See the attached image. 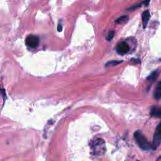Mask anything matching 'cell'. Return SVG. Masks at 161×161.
I'll list each match as a JSON object with an SVG mask.
<instances>
[{"instance_id": "ba28073f", "label": "cell", "mask_w": 161, "mask_h": 161, "mask_svg": "<svg viewBox=\"0 0 161 161\" xmlns=\"http://www.w3.org/2000/svg\"><path fill=\"white\" fill-rule=\"evenodd\" d=\"M128 19H129L128 16L122 15L121 16H119L118 18H117L115 22L117 23V24H125L128 21Z\"/></svg>"}, {"instance_id": "30bf717a", "label": "cell", "mask_w": 161, "mask_h": 161, "mask_svg": "<svg viewBox=\"0 0 161 161\" xmlns=\"http://www.w3.org/2000/svg\"><path fill=\"white\" fill-rule=\"evenodd\" d=\"M123 61H109L108 62L107 64H106V66L107 67H110V66H116L117 64H118L119 63L122 62Z\"/></svg>"}, {"instance_id": "8fae6325", "label": "cell", "mask_w": 161, "mask_h": 161, "mask_svg": "<svg viewBox=\"0 0 161 161\" xmlns=\"http://www.w3.org/2000/svg\"><path fill=\"white\" fill-rule=\"evenodd\" d=\"M114 35V31H110L107 36V40L108 41H111L112 40V39L113 38Z\"/></svg>"}, {"instance_id": "6da1fadb", "label": "cell", "mask_w": 161, "mask_h": 161, "mask_svg": "<svg viewBox=\"0 0 161 161\" xmlns=\"http://www.w3.org/2000/svg\"><path fill=\"white\" fill-rule=\"evenodd\" d=\"M133 135H134L137 143L141 149L144 150H149L152 148V145L147 141L145 137L140 132L136 131Z\"/></svg>"}, {"instance_id": "7c38bea8", "label": "cell", "mask_w": 161, "mask_h": 161, "mask_svg": "<svg viewBox=\"0 0 161 161\" xmlns=\"http://www.w3.org/2000/svg\"><path fill=\"white\" fill-rule=\"evenodd\" d=\"M62 25H60V24H59L58 25V26H57V30H58V31H62Z\"/></svg>"}, {"instance_id": "7a4b0ae2", "label": "cell", "mask_w": 161, "mask_h": 161, "mask_svg": "<svg viewBox=\"0 0 161 161\" xmlns=\"http://www.w3.org/2000/svg\"><path fill=\"white\" fill-rule=\"evenodd\" d=\"M160 143H161V123L159 124L157 128H156L155 130L152 148H153V149H156L159 146Z\"/></svg>"}, {"instance_id": "52a82bcc", "label": "cell", "mask_w": 161, "mask_h": 161, "mask_svg": "<svg viewBox=\"0 0 161 161\" xmlns=\"http://www.w3.org/2000/svg\"><path fill=\"white\" fill-rule=\"evenodd\" d=\"M150 114L152 117L161 118V107H153L151 109Z\"/></svg>"}, {"instance_id": "277c9868", "label": "cell", "mask_w": 161, "mask_h": 161, "mask_svg": "<svg viewBox=\"0 0 161 161\" xmlns=\"http://www.w3.org/2000/svg\"><path fill=\"white\" fill-rule=\"evenodd\" d=\"M130 50V47L128 44L125 42H121L117 44L116 47V50L117 53L120 55H124L127 54Z\"/></svg>"}, {"instance_id": "3957f363", "label": "cell", "mask_w": 161, "mask_h": 161, "mask_svg": "<svg viewBox=\"0 0 161 161\" xmlns=\"http://www.w3.org/2000/svg\"><path fill=\"white\" fill-rule=\"evenodd\" d=\"M25 43L29 47L31 48H35L37 47L39 44V38L36 35H30L26 38Z\"/></svg>"}, {"instance_id": "5b68a950", "label": "cell", "mask_w": 161, "mask_h": 161, "mask_svg": "<svg viewBox=\"0 0 161 161\" xmlns=\"http://www.w3.org/2000/svg\"><path fill=\"white\" fill-rule=\"evenodd\" d=\"M150 15L149 10H145L142 13V23H143V26L145 29L147 25V24L150 20Z\"/></svg>"}, {"instance_id": "8992f818", "label": "cell", "mask_w": 161, "mask_h": 161, "mask_svg": "<svg viewBox=\"0 0 161 161\" xmlns=\"http://www.w3.org/2000/svg\"><path fill=\"white\" fill-rule=\"evenodd\" d=\"M154 97L155 99L157 100L161 99V81H160L156 86L154 93Z\"/></svg>"}, {"instance_id": "9c48e42d", "label": "cell", "mask_w": 161, "mask_h": 161, "mask_svg": "<svg viewBox=\"0 0 161 161\" xmlns=\"http://www.w3.org/2000/svg\"><path fill=\"white\" fill-rule=\"evenodd\" d=\"M158 76V73L157 71H154L151 74L150 76H149V77H147V80H149V81H154L156 79H157V77Z\"/></svg>"}]
</instances>
